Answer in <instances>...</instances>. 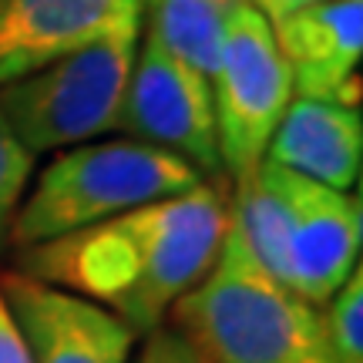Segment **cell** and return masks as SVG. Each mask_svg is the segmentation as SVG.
<instances>
[{
    "label": "cell",
    "mask_w": 363,
    "mask_h": 363,
    "mask_svg": "<svg viewBox=\"0 0 363 363\" xmlns=\"http://www.w3.org/2000/svg\"><path fill=\"white\" fill-rule=\"evenodd\" d=\"M229 225V199L202 182L115 219L27 246L24 272L111 310L135 330H155L206 279Z\"/></svg>",
    "instance_id": "1"
},
{
    "label": "cell",
    "mask_w": 363,
    "mask_h": 363,
    "mask_svg": "<svg viewBox=\"0 0 363 363\" xmlns=\"http://www.w3.org/2000/svg\"><path fill=\"white\" fill-rule=\"evenodd\" d=\"M172 320L202 363H337L320 306L262 269L233 216L212 269Z\"/></svg>",
    "instance_id": "2"
},
{
    "label": "cell",
    "mask_w": 363,
    "mask_h": 363,
    "mask_svg": "<svg viewBox=\"0 0 363 363\" xmlns=\"http://www.w3.org/2000/svg\"><path fill=\"white\" fill-rule=\"evenodd\" d=\"M202 182L206 175L185 158L135 138L74 145L54 155L30 195H24L11 222V239L17 246H40Z\"/></svg>",
    "instance_id": "3"
},
{
    "label": "cell",
    "mask_w": 363,
    "mask_h": 363,
    "mask_svg": "<svg viewBox=\"0 0 363 363\" xmlns=\"http://www.w3.org/2000/svg\"><path fill=\"white\" fill-rule=\"evenodd\" d=\"M142 24L91 40L34 74L0 84V115L27 152L81 145L115 128Z\"/></svg>",
    "instance_id": "4"
},
{
    "label": "cell",
    "mask_w": 363,
    "mask_h": 363,
    "mask_svg": "<svg viewBox=\"0 0 363 363\" xmlns=\"http://www.w3.org/2000/svg\"><path fill=\"white\" fill-rule=\"evenodd\" d=\"M208 84L216 104L219 158L239 179L266 158L272 131L286 104L293 101V74L276 48L269 21L246 0L229 7L219 67Z\"/></svg>",
    "instance_id": "5"
},
{
    "label": "cell",
    "mask_w": 363,
    "mask_h": 363,
    "mask_svg": "<svg viewBox=\"0 0 363 363\" xmlns=\"http://www.w3.org/2000/svg\"><path fill=\"white\" fill-rule=\"evenodd\" d=\"M115 128L128 131L135 142L185 158L206 179L222 169L212 84L152 34L138 40Z\"/></svg>",
    "instance_id": "6"
},
{
    "label": "cell",
    "mask_w": 363,
    "mask_h": 363,
    "mask_svg": "<svg viewBox=\"0 0 363 363\" xmlns=\"http://www.w3.org/2000/svg\"><path fill=\"white\" fill-rule=\"evenodd\" d=\"M269 172L286 206L289 289L313 306H326L360 256V195H353L350 202L337 189L296 175L276 162H269Z\"/></svg>",
    "instance_id": "7"
},
{
    "label": "cell",
    "mask_w": 363,
    "mask_h": 363,
    "mask_svg": "<svg viewBox=\"0 0 363 363\" xmlns=\"http://www.w3.org/2000/svg\"><path fill=\"white\" fill-rule=\"evenodd\" d=\"M0 296L34 363H128L135 330L111 310L40 283L27 272L0 276Z\"/></svg>",
    "instance_id": "8"
},
{
    "label": "cell",
    "mask_w": 363,
    "mask_h": 363,
    "mask_svg": "<svg viewBox=\"0 0 363 363\" xmlns=\"http://www.w3.org/2000/svg\"><path fill=\"white\" fill-rule=\"evenodd\" d=\"M142 24V0H0V84Z\"/></svg>",
    "instance_id": "9"
},
{
    "label": "cell",
    "mask_w": 363,
    "mask_h": 363,
    "mask_svg": "<svg viewBox=\"0 0 363 363\" xmlns=\"http://www.w3.org/2000/svg\"><path fill=\"white\" fill-rule=\"evenodd\" d=\"M269 27L303 98L360 108L363 0H316Z\"/></svg>",
    "instance_id": "10"
},
{
    "label": "cell",
    "mask_w": 363,
    "mask_h": 363,
    "mask_svg": "<svg viewBox=\"0 0 363 363\" xmlns=\"http://www.w3.org/2000/svg\"><path fill=\"white\" fill-rule=\"evenodd\" d=\"M266 158L337 192H350L360 179L363 158L360 108L299 94L286 104Z\"/></svg>",
    "instance_id": "11"
},
{
    "label": "cell",
    "mask_w": 363,
    "mask_h": 363,
    "mask_svg": "<svg viewBox=\"0 0 363 363\" xmlns=\"http://www.w3.org/2000/svg\"><path fill=\"white\" fill-rule=\"evenodd\" d=\"M235 0H142L145 34L212 81L219 67L225 21Z\"/></svg>",
    "instance_id": "12"
},
{
    "label": "cell",
    "mask_w": 363,
    "mask_h": 363,
    "mask_svg": "<svg viewBox=\"0 0 363 363\" xmlns=\"http://www.w3.org/2000/svg\"><path fill=\"white\" fill-rule=\"evenodd\" d=\"M326 340L337 363H363V269L353 266L347 283L330 296L323 316Z\"/></svg>",
    "instance_id": "13"
},
{
    "label": "cell",
    "mask_w": 363,
    "mask_h": 363,
    "mask_svg": "<svg viewBox=\"0 0 363 363\" xmlns=\"http://www.w3.org/2000/svg\"><path fill=\"white\" fill-rule=\"evenodd\" d=\"M30 169H34V155L17 142V135L0 115V246L11 239V222L27 195Z\"/></svg>",
    "instance_id": "14"
},
{
    "label": "cell",
    "mask_w": 363,
    "mask_h": 363,
    "mask_svg": "<svg viewBox=\"0 0 363 363\" xmlns=\"http://www.w3.org/2000/svg\"><path fill=\"white\" fill-rule=\"evenodd\" d=\"M138 363H202V357L195 353V347L182 337L175 326L158 323L155 330L145 333Z\"/></svg>",
    "instance_id": "15"
},
{
    "label": "cell",
    "mask_w": 363,
    "mask_h": 363,
    "mask_svg": "<svg viewBox=\"0 0 363 363\" xmlns=\"http://www.w3.org/2000/svg\"><path fill=\"white\" fill-rule=\"evenodd\" d=\"M0 363H34L30 360V350H27L21 330L13 323L7 303L0 296Z\"/></svg>",
    "instance_id": "16"
},
{
    "label": "cell",
    "mask_w": 363,
    "mask_h": 363,
    "mask_svg": "<svg viewBox=\"0 0 363 363\" xmlns=\"http://www.w3.org/2000/svg\"><path fill=\"white\" fill-rule=\"evenodd\" d=\"M252 11H259L269 24H276V21H283V17H289V13L303 11V7H310V4H316V0H246Z\"/></svg>",
    "instance_id": "17"
}]
</instances>
